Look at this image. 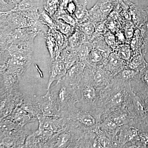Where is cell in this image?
I'll return each instance as SVG.
<instances>
[{"label": "cell", "instance_id": "1", "mask_svg": "<svg viewBox=\"0 0 148 148\" xmlns=\"http://www.w3.org/2000/svg\"><path fill=\"white\" fill-rule=\"evenodd\" d=\"M73 86L62 79L57 81L51 90H49L51 95L60 111V116L75 107L77 101V97Z\"/></svg>", "mask_w": 148, "mask_h": 148}, {"label": "cell", "instance_id": "2", "mask_svg": "<svg viewBox=\"0 0 148 148\" xmlns=\"http://www.w3.org/2000/svg\"><path fill=\"white\" fill-rule=\"evenodd\" d=\"M81 125L69 119L66 127L56 132L50 140L47 148H73L77 146L79 133H81Z\"/></svg>", "mask_w": 148, "mask_h": 148}, {"label": "cell", "instance_id": "3", "mask_svg": "<svg viewBox=\"0 0 148 148\" xmlns=\"http://www.w3.org/2000/svg\"><path fill=\"white\" fill-rule=\"evenodd\" d=\"M37 36L29 27L12 29L8 27L0 28V51L6 50L13 44L34 43Z\"/></svg>", "mask_w": 148, "mask_h": 148}, {"label": "cell", "instance_id": "4", "mask_svg": "<svg viewBox=\"0 0 148 148\" xmlns=\"http://www.w3.org/2000/svg\"><path fill=\"white\" fill-rule=\"evenodd\" d=\"M0 71H6L15 74L21 79L31 64L12 57L7 50L0 51Z\"/></svg>", "mask_w": 148, "mask_h": 148}, {"label": "cell", "instance_id": "5", "mask_svg": "<svg viewBox=\"0 0 148 148\" xmlns=\"http://www.w3.org/2000/svg\"><path fill=\"white\" fill-rule=\"evenodd\" d=\"M24 99V95L19 89L1 95V119L8 116L15 108L20 107Z\"/></svg>", "mask_w": 148, "mask_h": 148}, {"label": "cell", "instance_id": "6", "mask_svg": "<svg viewBox=\"0 0 148 148\" xmlns=\"http://www.w3.org/2000/svg\"><path fill=\"white\" fill-rule=\"evenodd\" d=\"M28 134L23 127L12 131L1 132V148H23Z\"/></svg>", "mask_w": 148, "mask_h": 148}, {"label": "cell", "instance_id": "7", "mask_svg": "<svg viewBox=\"0 0 148 148\" xmlns=\"http://www.w3.org/2000/svg\"><path fill=\"white\" fill-rule=\"evenodd\" d=\"M0 14V27L15 29L28 27V18L24 12L9 11Z\"/></svg>", "mask_w": 148, "mask_h": 148}, {"label": "cell", "instance_id": "8", "mask_svg": "<svg viewBox=\"0 0 148 148\" xmlns=\"http://www.w3.org/2000/svg\"><path fill=\"white\" fill-rule=\"evenodd\" d=\"M56 132L38 128L27 136L23 148H47Z\"/></svg>", "mask_w": 148, "mask_h": 148}, {"label": "cell", "instance_id": "9", "mask_svg": "<svg viewBox=\"0 0 148 148\" xmlns=\"http://www.w3.org/2000/svg\"><path fill=\"white\" fill-rule=\"evenodd\" d=\"M40 129L55 132L61 131L66 127L69 119L60 116H48L41 114L38 117Z\"/></svg>", "mask_w": 148, "mask_h": 148}, {"label": "cell", "instance_id": "10", "mask_svg": "<svg viewBox=\"0 0 148 148\" xmlns=\"http://www.w3.org/2000/svg\"><path fill=\"white\" fill-rule=\"evenodd\" d=\"M33 45L31 43L13 44L6 50L12 57L32 64L34 58Z\"/></svg>", "mask_w": 148, "mask_h": 148}, {"label": "cell", "instance_id": "11", "mask_svg": "<svg viewBox=\"0 0 148 148\" xmlns=\"http://www.w3.org/2000/svg\"><path fill=\"white\" fill-rule=\"evenodd\" d=\"M35 101L42 114L48 116H60V111L55 101L47 90L45 95L42 96L34 95Z\"/></svg>", "mask_w": 148, "mask_h": 148}, {"label": "cell", "instance_id": "12", "mask_svg": "<svg viewBox=\"0 0 148 148\" xmlns=\"http://www.w3.org/2000/svg\"><path fill=\"white\" fill-rule=\"evenodd\" d=\"M49 78L47 84V90H49L53 82L62 79L67 73L68 69L66 64L58 58L51 59L49 63Z\"/></svg>", "mask_w": 148, "mask_h": 148}, {"label": "cell", "instance_id": "13", "mask_svg": "<svg viewBox=\"0 0 148 148\" xmlns=\"http://www.w3.org/2000/svg\"><path fill=\"white\" fill-rule=\"evenodd\" d=\"M1 95L19 90L20 79L18 76L10 72L0 71Z\"/></svg>", "mask_w": 148, "mask_h": 148}, {"label": "cell", "instance_id": "14", "mask_svg": "<svg viewBox=\"0 0 148 148\" xmlns=\"http://www.w3.org/2000/svg\"><path fill=\"white\" fill-rule=\"evenodd\" d=\"M86 64V61H77L69 69L62 79L72 85L79 84L83 77Z\"/></svg>", "mask_w": 148, "mask_h": 148}, {"label": "cell", "instance_id": "15", "mask_svg": "<svg viewBox=\"0 0 148 148\" xmlns=\"http://www.w3.org/2000/svg\"><path fill=\"white\" fill-rule=\"evenodd\" d=\"M91 81L83 76L80 83L81 91L83 102L86 105L92 104L96 98V92L95 88L91 84Z\"/></svg>", "mask_w": 148, "mask_h": 148}, {"label": "cell", "instance_id": "16", "mask_svg": "<svg viewBox=\"0 0 148 148\" xmlns=\"http://www.w3.org/2000/svg\"><path fill=\"white\" fill-rule=\"evenodd\" d=\"M5 117L11 120L21 127L38 120L37 118L32 116L20 107L16 108L10 115Z\"/></svg>", "mask_w": 148, "mask_h": 148}, {"label": "cell", "instance_id": "17", "mask_svg": "<svg viewBox=\"0 0 148 148\" xmlns=\"http://www.w3.org/2000/svg\"><path fill=\"white\" fill-rule=\"evenodd\" d=\"M125 63L114 51H113L109 56L104 66L106 70L112 74L119 73L124 69Z\"/></svg>", "mask_w": 148, "mask_h": 148}, {"label": "cell", "instance_id": "18", "mask_svg": "<svg viewBox=\"0 0 148 148\" xmlns=\"http://www.w3.org/2000/svg\"><path fill=\"white\" fill-rule=\"evenodd\" d=\"M128 9L132 18V21L135 27L140 28L147 21L148 17L145 10L142 9L139 6L129 2Z\"/></svg>", "mask_w": 148, "mask_h": 148}, {"label": "cell", "instance_id": "19", "mask_svg": "<svg viewBox=\"0 0 148 148\" xmlns=\"http://www.w3.org/2000/svg\"><path fill=\"white\" fill-rule=\"evenodd\" d=\"M20 107L24 109V110L27 111L32 116L37 118L39 116L42 114L40 108L35 101L34 95H24V102Z\"/></svg>", "mask_w": 148, "mask_h": 148}, {"label": "cell", "instance_id": "20", "mask_svg": "<svg viewBox=\"0 0 148 148\" xmlns=\"http://www.w3.org/2000/svg\"><path fill=\"white\" fill-rule=\"evenodd\" d=\"M58 58L65 63L68 70L79 61L75 49L69 46L61 51Z\"/></svg>", "mask_w": 148, "mask_h": 148}, {"label": "cell", "instance_id": "21", "mask_svg": "<svg viewBox=\"0 0 148 148\" xmlns=\"http://www.w3.org/2000/svg\"><path fill=\"white\" fill-rule=\"evenodd\" d=\"M145 53L142 52L135 53L127 63V66L129 69L141 72L148 65L145 60Z\"/></svg>", "mask_w": 148, "mask_h": 148}, {"label": "cell", "instance_id": "22", "mask_svg": "<svg viewBox=\"0 0 148 148\" xmlns=\"http://www.w3.org/2000/svg\"><path fill=\"white\" fill-rule=\"evenodd\" d=\"M87 4L86 0L82 2L77 1L73 16L77 24L89 20V13L86 8Z\"/></svg>", "mask_w": 148, "mask_h": 148}, {"label": "cell", "instance_id": "23", "mask_svg": "<svg viewBox=\"0 0 148 148\" xmlns=\"http://www.w3.org/2000/svg\"><path fill=\"white\" fill-rule=\"evenodd\" d=\"M130 45L132 49L133 54L142 52L146 53L147 52L144 40L139 28H137L135 30L134 36Z\"/></svg>", "mask_w": 148, "mask_h": 148}, {"label": "cell", "instance_id": "24", "mask_svg": "<svg viewBox=\"0 0 148 148\" xmlns=\"http://www.w3.org/2000/svg\"><path fill=\"white\" fill-rule=\"evenodd\" d=\"M44 38L47 47L50 54L51 59H58L61 51L57 42L50 34L49 31L48 34Z\"/></svg>", "mask_w": 148, "mask_h": 148}, {"label": "cell", "instance_id": "25", "mask_svg": "<svg viewBox=\"0 0 148 148\" xmlns=\"http://www.w3.org/2000/svg\"><path fill=\"white\" fill-rule=\"evenodd\" d=\"M89 41V38L82 32L76 30L75 33L69 38V45L75 49Z\"/></svg>", "mask_w": 148, "mask_h": 148}, {"label": "cell", "instance_id": "26", "mask_svg": "<svg viewBox=\"0 0 148 148\" xmlns=\"http://www.w3.org/2000/svg\"><path fill=\"white\" fill-rule=\"evenodd\" d=\"M107 61L101 52L94 47H92L86 59L88 63L94 66H103Z\"/></svg>", "mask_w": 148, "mask_h": 148}, {"label": "cell", "instance_id": "27", "mask_svg": "<svg viewBox=\"0 0 148 148\" xmlns=\"http://www.w3.org/2000/svg\"><path fill=\"white\" fill-rule=\"evenodd\" d=\"M40 7L39 4L34 0H21L10 11L26 12L40 8Z\"/></svg>", "mask_w": 148, "mask_h": 148}, {"label": "cell", "instance_id": "28", "mask_svg": "<svg viewBox=\"0 0 148 148\" xmlns=\"http://www.w3.org/2000/svg\"><path fill=\"white\" fill-rule=\"evenodd\" d=\"M114 51L122 59L127 63L129 62L133 55L132 49L129 44L119 45Z\"/></svg>", "mask_w": 148, "mask_h": 148}, {"label": "cell", "instance_id": "29", "mask_svg": "<svg viewBox=\"0 0 148 148\" xmlns=\"http://www.w3.org/2000/svg\"><path fill=\"white\" fill-rule=\"evenodd\" d=\"M55 29L69 38L75 32V28L61 19H54Z\"/></svg>", "mask_w": 148, "mask_h": 148}, {"label": "cell", "instance_id": "30", "mask_svg": "<svg viewBox=\"0 0 148 148\" xmlns=\"http://www.w3.org/2000/svg\"><path fill=\"white\" fill-rule=\"evenodd\" d=\"M49 32L57 42L60 51L69 45V38L55 28L49 29Z\"/></svg>", "mask_w": 148, "mask_h": 148}, {"label": "cell", "instance_id": "31", "mask_svg": "<svg viewBox=\"0 0 148 148\" xmlns=\"http://www.w3.org/2000/svg\"><path fill=\"white\" fill-rule=\"evenodd\" d=\"M75 30L84 33L88 38L92 36L95 32V24L90 20L78 23Z\"/></svg>", "mask_w": 148, "mask_h": 148}, {"label": "cell", "instance_id": "32", "mask_svg": "<svg viewBox=\"0 0 148 148\" xmlns=\"http://www.w3.org/2000/svg\"><path fill=\"white\" fill-rule=\"evenodd\" d=\"M92 47L90 42L85 43L82 45L75 49L79 61H86L88 56L92 49Z\"/></svg>", "mask_w": 148, "mask_h": 148}, {"label": "cell", "instance_id": "33", "mask_svg": "<svg viewBox=\"0 0 148 148\" xmlns=\"http://www.w3.org/2000/svg\"><path fill=\"white\" fill-rule=\"evenodd\" d=\"M77 1V0H60L58 10L64 11L73 16L76 8Z\"/></svg>", "mask_w": 148, "mask_h": 148}, {"label": "cell", "instance_id": "34", "mask_svg": "<svg viewBox=\"0 0 148 148\" xmlns=\"http://www.w3.org/2000/svg\"><path fill=\"white\" fill-rule=\"evenodd\" d=\"M60 1V0H43L44 10L53 17L58 11Z\"/></svg>", "mask_w": 148, "mask_h": 148}, {"label": "cell", "instance_id": "35", "mask_svg": "<svg viewBox=\"0 0 148 148\" xmlns=\"http://www.w3.org/2000/svg\"><path fill=\"white\" fill-rule=\"evenodd\" d=\"M38 16L40 21L43 24L49 27V29H55V20L45 10H40Z\"/></svg>", "mask_w": 148, "mask_h": 148}, {"label": "cell", "instance_id": "36", "mask_svg": "<svg viewBox=\"0 0 148 148\" xmlns=\"http://www.w3.org/2000/svg\"><path fill=\"white\" fill-rule=\"evenodd\" d=\"M53 18L54 19H61L75 28L77 23L75 18L71 14L64 11L58 10Z\"/></svg>", "mask_w": 148, "mask_h": 148}, {"label": "cell", "instance_id": "37", "mask_svg": "<svg viewBox=\"0 0 148 148\" xmlns=\"http://www.w3.org/2000/svg\"><path fill=\"white\" fill-rule=\"evenodd\" d=\"M0 123V132L12 131L23 127H20L12 120L7 117L1 119Z\"/></svg>", "mask_w": 148, "mask_h": 148}, {"label": "cell", "instance_id": "38", "mask_svg": "<svg viewBox=\"0 0 148 148\" xmlns=\"http://www.w3.org/2000/svg\"><path fill=\"white\" fill-rule=\"evenodd\" d=\"M21 0H0V12H8L13 9Z\"/></svg>", "mask_w": 148, "mask_h": 148}, {"label": "cell", "instance_id": "39", "mask_svg": "<svg viewBox=\"0 0 148 148\" xmlns=\"http://www.w3.org/2000/svg\"><path fill=\"white\" fill-rule=\"evenodd\" d=\"M103 36L108 45L113 50V51L115 50L119 45L117 42L115 35L109 31Z\"/></svg>", "mask_w": 148, "mask_h": 148}, {"label": "cell", "instance_id": "40", "mask_svg": "<svg viewBox=\"0 0 148 148\" xmlns=\"http://www.w3.org/2000/svg\"><path fill=\"white\" fill-rule=\"evenodd\" d=\"M106 20L95 23L96 33L104 36L108 31H109L106 24Z\"/></svg>", "mask_w": 148, "mask_h": 148}, {"label": "cell", "instance_id": "41", "mask_svg": "<svg viewBox=\"0 0 148 148\" xmlns=\"http://www.w3.org/2000/svg\"><path fill=\"white\" fill-rule=\"evenodd\" d=\"M123 95L121 93H119L116 95H114L113 97L112 98V103L114 105H118L120 104L122 101Z\"/></svg>", "mask_w": 148, "mask_h": 148}, {"label": "cell", "instance_id": "42", "mask_svg": "<svg viewBox=\"0 0 148 148\" xmlns=\"http://www.w3.org/2000/svg\"><path fill=\"white\" fill-rule=\"evenodd\" d=\"M98 142L102 148L108 147L110 146V141L107 138L104 137L100 138L98 140Z\"/></svg>", "mask_w": 148, "mask_h": 148}, {"label": "cell", "instance_id": "43", "mask_svg": "<svg viewBox=\"0 0 148 148\" xmlns=\"http://www.w3.org/2000/svg\"><path fill=\"white\" fill-rule=\"evenodd\" d=\"M125 117L124 116L118 117L114 119V121L118 125H121L125 123Z\"/></svg>", "mask_w": 148, "mask_h": 148}, {"label": "cell", "instance_id": "44", "mask_svg": "<svg viewBox=\"0 0 148 148\" xmlns=\"http://www.w3.org/2000/svg\"><path fill=\"white\" fill-rule=\"evenodd\" d=\"M106 126L110 129H114L116 128L117 125L116 124L114 121L110 120H107L105 122Z\"/></svg>", "mask_w": 148, "mask_h": 148}]
</instances>
